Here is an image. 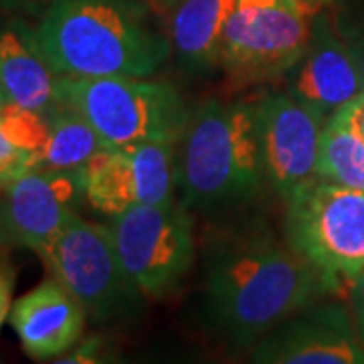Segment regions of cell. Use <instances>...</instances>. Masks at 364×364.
Instances as JSON below:
<instances>
[{"label":"cell","mask_w":364,"mask_h":364,"mask_svg":"<svg viewBox=\"0 0 364 364\" xmlns=\"http://www.w3.org/2000/svg\"><path fill=\"white\" fill-rule=\"evenodd\" d=\"M301 0H237L221 39V71L237 85L282 81L310 39Z\"/></svg>","instance_id":"8992f818"},{"label":"cell","mask_w":364,"mask_h":364,"mask_svg":"<svg viewBox=\"0 0 364 364\" xmlns=\"http://www.w3.org/2000/svg\"><path fill=\"white\" fill-rule=\"evenodd\" d=\"M57 97L85 117L107 148L178 144L193 114L174 85L150 77L57 75Z\"/></svg>","instance_id":"277c9868"},{"label":"cell","mask_w":364,"mask_h":364,"mask_svg":"<svg viewBox=\"0 0 364 364\" xmlns=\"http://www.w3.org/2000/svg\"><path fill=\"white\" fill-rule=\"evenodd\" d=\"M237 0H176L164 14L172 59L191 77L221 71L225 23Z\"/></svg>","instance_id":"2e32d148"},{"label":"cell","mask_w":364,"mask_h":364,"mask_svg":"<svg viewBox=\"0 0 364 364\" xmlns=\"http://www.w3.org/2000/svg\"><path fill=\"white\" fill-rule=\"evenodd\" d=\"M35 170V158L25 152L0 124V188Z\"/></svg>","instance_id":"ffe728a7"},{"label":"cell","mask_w":364,"mask_h":364,"mask_svg":"<svg viewBox=\"0 0 364 364\" xmlns=\"http://www.w3.org/2000/svg\"><path fill=\"white\" fill-rule=\"evenodd\" d=\"M342 287L265 225H237L205 247L200 316L210 336L251 350L287 316Z\"/></svg>","instance_id":"6da1fadb"},{"label":"cell","mask_w":364,"mask_h":364,"mask_svg":"<svg viewBox=\"0 0 364 364\" xmlns=\"http://www.w3.org/2000/svg\"><path fill=\"white\" fill-rule=\"evenodd\" d=\"M33 28L63 77H152L172 57L166 23L148 0H53Z\"/></svg>","instance_id":"7a4b0ae2"},{"label":"cell","mask_w":364,"mask_h":364,"mask_svg":"<svg viewBox=\"0 0 364 364\" xmlns=\"http://www.w3.org/2000/svg\"><path fill=\"white\" fill-rule=\"evenodd\" d=\"M282 81L291 97L322 119L364 93L363 69L340 37L328 6L314 13L306 51Z\"/></svg>","instance_id":"4fadbf2b"},{"label":"cell","mask_w":364,"mask_h":364,"mask_svg":"<svg viewBox=\"0 0 364 364\" xmlns=\"http://www.w3.org/2000/svg\"><path fill=\"white\" fill-rule=\"evenodd\" d=\"M107 146L91 124L75 109L59 105L47 116V140L35 170H75Z\"/></svg>","instance_id":"e0dca14e"},{"label":"cell","mask_w":364,"mask_h":364,"mask_svg":"<svg viewBox=\"0 0 364 364\" xmlns=\"http://www.w3.org/2000/svg\"><path fill=\"white\" fill-rule=\"evenodd\" d=\"M267 184L257 102L210 100L191 114L178 142V186L193 213L249 205Z\"/></svg>","instance_id":"3957f363"},{"label":"cell","mask_w":364,"mask_h":364,"mask_svg":"<svg viewBox=\"0 0 364 364\" xmlns=\"http://www.w3.org/2000/svg\"><path fill=\"white\" fill-rule=\"evenodd\" d=\"M81 178L90 207L107 217L140 205L168 203L178 186V144L105 148L81 166Z\"/></svg>","instance_id":"9c48e42d"},{"label":"cell","mask_w":364,"mask_h":364,"mask_svg":"<svg viewBox=\"0 0 364 364\" xmlns=\"http://www.w3.org/2000/svg\"><path fill=\"white\" fill-rule=\"evenodd\" d=\"M85 198L81 168L31 170L0 188V251H39Z\"/></svg>","instance_id":"7c38bea8"},{"label":"cell","mask_w":364,"mask_h":364,"mask_svg":"<svg viewBox=\"0 0 364 364\" xmlns=\"http://www.w3.org/2000/svg\"><path fill=\"white\" fill-rule=\"evenodd\" d=\"M0 97L45 117L61 105L57 73L41 53L35 28L21 16L0 25Z\"/></svg>","instance_id":"9a60e30c"},{"label":"cell","mask_w":364,"mask_h":364,"mask_svg":"<svg viewBox=\"0 0 364 364\" xmlns=\"http://www.w3.org/2000/svg\"><path fill=\"white\" fill-rule=\"evenodd\" d=\"M318 181L364 193V140L342 109L326 119L318 156Z\"/></svg>","instance_id":"ac0fdd59"},{"label":"cell","mask_w":364,"mask_h":364,"mask_svg":"<svg viewBox=\"0 0 364 364\" xmlns=\"http://www.w3.org/2000/svg\"><path fill=\"white\" fill-rule=\"evenodd\" d=\"M261 158L267 184L284 203L318 178L320 140L326 119L286 90L257 100Z\"/></svg>","instance_id":"30bf717a"},{"label":"cell","mask_w":364,"mask_h":364,"mask_svg":"<svg viewBox=\"0 0 364 364\" xmlns=\"http://www.w3.org/2000/svg\"><path fill=\"white\" fill-rule=\"evenodd\" d=\"M261 364H364V344L348 304L332 296L308 304L251 348Z\"/></svg>","instance_id":"8fae6325"},{"label":"cell","mask_w":364,"mask_h":364,"mask_svg":"<svg viewBox=\"0 0 364 364\" xmlns=\"http://www.w3.org/2000/svg\"><path fill=\"white\" fill-rule=\"evenodd\" d=\"M348 308L358 338L364 344V269L348 284Z\"/></svg>","instance_id":"603a6c76"},{"label":"cell","mask_w":364,"mask_h":364,"mask_svg":"<svg viewBox=\"0 0 364 364\" xmlns=\"http://www.w3.org/2000/svg\"><path fill=\"white\" fill-rule=\"evenodd\" d=\"M342 112L346 114V117L350 119V124L354 126V130L358 132L364 140V93L363 95H358V97H356L354 102H350L348 105H344Z\"/></svg>","instance_id":"d4e9b609"},{"label":"cell","mask_w":364,"mask_h":364,"mask_svg":"<svg viewBox=\"0 0 364 364\" xmlns=\"http://www.w3.org/2000/svg\"><path fill=\"white\" fill-rule=\"evenodd\" d=\"M14 282H16V269L9 261V257L0 255V330L4 322L9 320L11 310H13V291Z\"/></svg>","instance_id":"44dd1931"},{"label":"cell","mask_w":364,"mask_h":364,"mask_svg":"<svg viewBox=\"0 0 364 364\" xmlns=\"http://www.w3.org/2000/svg\"><path fill=\"white\" fill-rule=\"evenodd\" d=\"M51 2L53 0H0V11L21 18H39Z\"/></svg>","instance_id":"cb8c5ba5"},{"label":"cell","mask_w":364,"mask_h":364,"mask_svg":"<svg viewBox=\"0 0 364 364\" xmlns=\"http://www.w3.org/2000/svg\"><path fill=\"white\" fill-rule=\"evenodd\" d=\"M152 6H154V11H156L162 18H164V14L168 13L170 9H172V4L176 2V0H148Z\"/></svg>","instance_id":"484cf974"},{"label":"cell","mask_w":364,"mask_h":364,"mask_svg":"<svg viewBox=\"0 0 364 364\" xmlns=\"http://www.w3.org/2000/svg\"><path fill=\"white\" fill-rule=\"evenodd\" d=\"M340 37L364 73V0H332L328 6Z\"/></svg>","instance_id":"d6986e66"},{"label":"cell","mask_w":364,"mask_h":364,"mask_svg":"<svg viewBox=\"0 0 364 364\" xmlns=\"http://www.w3.org/2000/svg\"><path fill=\"white\" fill-rule=\"evenodd\" d=\"M2 104H6V102H4V100H2V97H0V105Z\"/></svg>","instance_id":"83f0119b"},{"label":"cell","mask_w":364,"mask_h":364,"mask_svg":"<svg viewBox=\"0 0 364 364\" xmlns=\"http://www.w3.org/2000/svg\"><path fill=\"white\" fill-rule=\"evenodd\" d=\"M304 4H306V9L310 11V13H318L320 9H326V6H330L332 4V0H301Z\"/></svg>","instance_id":"4316f807"},{"label":"cell","mask_w":364,"mask_h":364,"mask_svg":"<svg viewBox=\"0 0 364 364\" xmlns=\"http://www.w3.org/2000/svg\"><path fill=\"white\" fill-rule=\"evenodd\" d=\"M37 255L93 322L122 324L142 312L146 296L126 272L107 225L75 213Z\"/></svg>","instance_id":"5b68a950"},{"label":"cell","mask_w":364,"mask_h":364,"mask_svg":"<svg viewBox=\"0 0 364 364\" xmlns=\"http://www.w3.org/2000/svg\"><path fill=\"white\" fill-rule=\"evenodd\" d=\"M87 322V314L77 299L55 277L16 299L9 324L21 340L23 350L35 360L57 363L77 344Z\"/></svg>","instance_id":"5bb4252c"},{"label":"cell","mask_w":364,"mask_h":364,"mask_svg":"<svg viewBox=\"0 0 364 364\" xmlns=\"http://www.w3.org/2000/svg\"><path fill=\"white\" fill-rule=\"evenodd\" d=\"M104 340L102 338H90L79 340L77 344L71 350L63 354L57 363H102L104 358Z\"/></svg>","instance_id":"7402d4cb"},{"label":"cell","mask_w":364,"mask_h":364,"mask_svg":"<svg viewBox=\"0 0 364 364\" xmlns=\"http://www.w3.org/2000/svg\"><path fill=\"white\" fill-rule=\"evenodd\" d=\"M286 239L314 267L348 286L364 269V193L312 181L286 200Z\"/></svg>","instance_id":"52a82bcc"},{"label":"cell","mask_w":364,"mask_h":364,"mask_svg":"<svg viewBox=\"0 0 364 364\" xmlns=\"http://www.w3.org/2000/svg\"><path fill=\"white\" fill-rule=\"evenodd\" d=\"M107 227L126 272L146 298H168L181 287L195 261V219L182 200L132 207L109 217Z\"/></svg>","instance_id":"ba28073f"}]
</instances>
